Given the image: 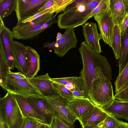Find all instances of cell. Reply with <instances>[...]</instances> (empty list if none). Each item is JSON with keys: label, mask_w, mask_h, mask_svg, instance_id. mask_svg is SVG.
Wrapping results in <instances>:
<instances>
[{"label": "cell", "mask_w": 128, "mask_h": 128, "mask_svg": "<svg viewBox=\"0 0 128 128\" xmlns=\"http://www.w3.org/2000/svg\"><path fill=\"white\" fill-rule=\"evenodd\" d=\"M105 128H118L120 126L118 120L112 114L107 117L103 121Z\"/></svg>", "instance_id": "obj_31"}, {"label": "cell", "mask_w": 128, "mask_h": 128, "mask_svg": "<svg viewBox=\"0 0 128 128\" xmlns=\"http://www.w3.org/2000/svg\"><path fill=\"white\" fill-rule=\"evenodd\" d=\"M0 128H10L4 108L0 104Z\"/></svg>", "instance_id": "obj_36"}, {"label": "cell", "mask_w": 128, "mask_h": 128, "mask_svg": "<svg viewBox=\"0 0 128 128\" xmlns=\"http://www.w3.org/2000/svg\"><path fill=\"white\" fill-rule=\"evenodd\" d=\"M48 0H16V12L18 22L32 16L39 12V9Z\"/></svg>", "instance_id": "obj_9"}, {"label": "cell", "mask_w": 128, "mask_h": 128, "mask_svg": "<svg viewBox=\"0 0 128 128\" xmlns=\"http://www.w3.org/2000/svg\"><path fill=\"white\" fill-rule=\"evenodd\" d=\"M126 10L128 11V0H123Z\"/></svg>", "instance_id": "obj_46"}, {"label": "cell", "mask_w": 128, "mask_h": 128, "mask_svg": "<svg viewBox=\"0 0 128 128\" xmlns=\"http://www.w3.org/2000/svg\"><path fill=\"white\" fill-rule=\"evenodd\" d=\"M110 0H102L98 5L91 13L90 18L100 12L110 9Z\"/></svg>", "instance_id": "obj_32"}, {"label": "cell", "mask_w": 128, "mask_h": 128, "mask_svg": "<svg viewBox=\"0 0 128 128\" xmlns=\"http://www.w3.org/2000/svg\"><path fill=\"white\" fill-rule=\"evenodd\" d=\"M118 26L121 36L123 35L126 30L128 27V11H126L125 16Z\"/></svg>", "instance_id": "obj_37"}, {"label": "cell", "mask_w": 128, "mask_h": 128, "mask_svg": "<svg viewBox=\"0 0 128 128\" xmlns=\"http://www.w3.org/2000/svg\"><path fill=\"white\" fill-rule=\"evenodd\" d=\"M101 108L117 119H124L128 121V100H119L114 98Z\"/></svg>", "instance_id": "obj_17"}, {"label": "cell", "mask_w": 128, "mask_h": 128, "mask_svg": "<svg viewBox=\"0 0 128 128\" xmlns=\"http://www.w3.org/2000/svg\"><path fill=\"white\" fill-rule=\"evenodd\" d=\"M82 26L85 42L97 52L100 54L102 52L100 43L101 38L98 32L96 23L92 22H86Z\"/></svg>", "instance_id": "obj_13"}, {"label": "cell", "mask_w": 128, "mask_h": 128, "mask_svg": "<svg viewBox=\"0 0 128 128\" xmlns=\"http://www.w3.org/2000/svg\"><path fill=\"white\" fill-rule=\"evenodd\" d=\"M122 50L118 59L119 74L123 70L128 62V27L121 36Z\"/></svg>", "instance_id": "obj_23"}, {"label": "cell", "mask_w": 128, "mask_h": 128, "mask_svg": "<svg viewBox=\"0 0 128 128\" xmlns=\"http://www.w3.org/2000/svg\"><path fill=\"white\" fill-rule=\"evenodd\" d=\"M16 0H0V18L2 20L15 10Z\"/></svg>", "instance_id": "obj_25"}, {"label": "cell", "mask_w": 128, "mask_h": 128, "mask_svg": "<svg viewBox=\"0 0 128 128\" xmlns=\"http://www.w3.org/2000/svg\"><path fill=\"white\" fill-rule=\"evenodd\" d=\"M114 98L119 100H128V83L119 92L115 94Z\"/></svg>", "instance_id": "obj_35"}, {"label": "cell", "mask_w": 128, "mask_h": 128, "mask_svg": "<svg viewBox=\"0 0 128 128\" xmlns=\"http://www.w3.org/2000/svg\"><path fill=\"white\" fill-rule=\"evenodd\" d=\"M0 40L2 42L6 57L11 69L14 68L15 58L13 50L12 31L4 25L3 20L0 18Z\"/></svg>", "instance_id": "obj_10"}, {"label": "cell", "mask_w": 128, "mask_h": 128, "mask_svg": "<svg viewBox=\"0 0 128 128\" xmlns=\"http://www.w3.org/2000/svg\"><path fill=\"white\" fill-rule=\"evenodd\" d=\"M118 128H119V127Z\"/></svg>", "instance_id": "obj_47"}, {"label": "cell", "mask_w": 128, "mask_h": 128, "mask_svg": "<svg viewBox=\"0 0 128 128\" xmlns=\"http://www.w3.org/2000/svg\"><path fill=\"white\" fill-rule=\"evenodd\" d=\"M53 82L65 85L68 84L73 85L78 90L84 91L83 82L81 77H70L66 78H50Z\"/></svg>", "instance_id": "obj_24"}, {"label": "cell", "mask_w": 128, "mask_h": 128, "mask_svg": "<svg viewBox=\"0 0 128 128\" xmlns=\"http://www.w3.org/2000/svg\"><path fill=\"white\" fill-rule=\"evenodd\" d=\"M54 3V0H48V1L39 10V11L44 10L52 8Z\"/></svg>", "instance_id": "obj_40"}, {"label": "cell", "mask_w": 128, "mask_h": 128, "mask_svg": "<svg viewBox=\"0 0 128 128\" xmlns=\"http://www.w3.org/2000/svg\"><path fill=\"white\" fill-rule=\"evenodd\" d=\"M82 128H105L103 125V121L100 123L82 126Z\"/></svg>", "instance_id": "obj_39"}, {"label": "cell", "mask_w": 128, "mask_h": 128, "mask_svg": "<svg viewBox=\"0 0 128 128\" xmlns=\"http://www.w3.org/2000/svg\"><path fill=\"white\" fill-rule=\"evenodd\" d=\"M42 117L45 124L51 126L55 116L54 112L46 98L40 96H28L26 98Z\"/></svg>", "instance_id": "obj_11"}, {"label": "cell", "mask_w": 128, "mask_h": 128, "mask_svg": "<svg viewBox=\"0 0 128 128\" xmlns=\"http://www.w3.org/2000/svg\"><path fill=\"white\" fill-rule=\"evenodd\" d=\"M36 128H52L51 126L45 124H42Z\"/></svg>", "instance_id": "obj_44"}, {"label": "cell", "mask_w": 128, "mask_h": 128, "mask_svg": "<svg viewBox=\"0 0 128 128\" xmlns=\"http://www.w3.org/2000/svg\"><path fill=\"white\" fill-rule=\"evenodd\" d=\"M13 50L15 58L14 68L26 76L29 66L26 46L20 42L14 41Z\"/></svg>", "instance_id": "obj_14"}, {"label": "cell", "mask_w": 128, "mask_h": 128, "mask_svg": "<svg viewBox=\"0 0 128 128\" xmlns=\"http://www.w3.org/2000/svg\"><path fill=\"white\" fill-rule=\"evenodd\" d=\"M56 42V41L51 43H50L48 42H46L44 44V48L48 47L53 49L55 47V44Z\"/></svg>", "instance_id": "obj_42"}, {"label": "cell", "mask_w": 128, "mask_h": 128, "mask_svg": "<svg viewBox=\"0 0 128 128\" xmlns=\"http://www.w3.org/2000/svg\"><path fill=\"white\" fill-rule=\"evenodd\" d=\"M128 83V62L114 82L115 94L119 92Z\"/></svg>", "instance_id": "obj_27"}, {"label": "cell", "mask_w": 128, "mask_h": 128, "mask_svg": "<svg viewBox=\"0 0 128 128\" xmlns=\"http://www.w3.org/2000/svg\"><path fill=\"white\" fill-rule=\"evenodd\" d=\"M8 77L20 80H24L27 79L26 76L21 72H14L11 71L9 72Z\"/></svg>", "instance_id": "obj_38"}, {"label": "cell", "mask_w": 128, "mask_h": 128, "mask_svg": "<svg viewBox=\"0 0 128 128\" xmlns=\"http://www.w3.org/2000/svg\"><path fill=\"white\" fill-rule=\"evenodd\" d=\"M6 91L25 98L32 96L42 97L40 92L27 78L20 80L8 77Z\"/></svg>", "instance_id": "obj_8"}, {"label": "cell", "mask_w": 128, "mask_h": 128, "mask_svg": "<svg viewBox=\"0 0 128 128\" xmlns=\"http://www.w3.org/2000/svg\"><path fill=\"white\" fill-rule=\"evenodd\" d=\"M52 85L55 92L64 98L69 101L74 98L72 92L64 85L54 82Z\"/></svg>", "instance_id": "obj_28"}, {"label": "cell", "mask_w": 128, "mask_h": 128, "mask_svg": "<svg viewBox=\"0 0 128 128\" xmlns=\"http://www.w3.org/2000/svg\"><path fill=\"white\" fill-rule=\"evenodd\" d=\"M111 114L101 107L96 106L83 116L79 121L82 126L98 124L104 121Z\"/></svg>", "instance_id": "obj_18"}, {"label": "cell", "mask_w": 128, "mask_h": 128, "mask_svg": "<svg viewBox=\"0 0 128 128\" xmlns=\"http://www.w3.org/2000/svg\"><path fill=\"white\" fill-rule=\"evenodd\" d=\"M13 95L17 102L23 117L31 118L45 124L42 116L28 102L26 98L16 94Z\"/></svg>", "instance_id": "obj_19"}, {"label": "cell", "mask_w": 128, "mask_h": 128, "mask_svg": "<svg viewBox=\"0 0 128 128\" xmlns=\"http://www.w3.org/2000/svg\"><path fill=\"white\" fill-rule=\"evenodd\" d=\"M83 64L80 72L84 86L85 98H88V94L92 83L99 78L110 81L112 71L110 65L105 56L101 55L82 42L79 48Z\"/></svg>", "instance_id": "obj_1"}, {"label": "cell", "mask_w": 128, "mask_h": 128, "mask_svg": "<svg viewBox=\"0 0 128 128\" xmlns=\"http://www.w3.org/2000/svg\"><path fill=\"white\" fill-rule=\"evenodd\" d=\"M119 128H128V123L118 120Z\"/></svg>", "instance_id": "obj_43"}, {"label": "cell", "mask_w": 128, "mask_h": 128, "mask_svg": "<svg viewBox=\"0 0 128 128\" xmlns=\"http://www.w3.org/2000/svg\"><path fill=\"white\" fill-rule=\"evenodd\" d=\"M94 17L98 23L101 39L112 48L114 25L110 9L100 12Z\"/></svg>", "instance_id": "obj_6"}, {"label": "cell", "mask_w": 128, "mask_h": 128, "mask_svg": "<svg viewBox=\"0 0 128 128\" xmlns=\"http://www.w3.org/2000/svg\"><path fill=\"white\" fill-rule=\"evenodd\" d=\"M0 104L4 108L10 128H20L24 117L13 94L7 92L0 98Z\"/></svg>", "instance_id": "obj_5"}, {"label": "cell", "mask_w": 128, "mask_h": 128, "mask_svg": "<svg viewBox=\"0 0 128 128\" xmlns=\"http://www.w3.org/2000/svg\"><path fill=\"white\" fill-rule=\"evenodd\" d=\"M56 41L53 48L54 53L60 57L64 56L70 49L76 48L78 38L74 32V28L66 29L62 34V38Z\"/></svg>", "instance_id": "obj_12"}, {"label": "cell", "mask_w": 128, "mask_h": 128, "mask_svg": "<svg viewBox=\"0 0 128 128\" xmlns=\"http://www.w3.org/2000/svg\"><path fill=\"white\" fill-rule=\"evenodd\" d=\"M72 92L74 98H85L84 91L76 90Z\"/></svg>", "instance_id": "obj_41"}, {"label": "cell", "mask_w": 128, "mask_h": 128, "mask_svg": "<svg viewBox=\"0 0 128 128\" xmlns=\"http://www.w3.org/2000/svg\"><path fill=\"white\" fill-rule=\"evenodd\" d=\"M116 60L118 59L122 50L121 38L120 31L118 26L114 25V28L113 42L112 48Z\"/></svg>", "instance_id": "obj_26"}, {"label": "cell", "mask_w": 128, "mask_h": 128, "mask_svg": "<svg viewBox=\"0 0 128 128\" xmlns=\"http://www.w3.org/2000/svg\"><path fill=\"white\" fill-rule=\"evenodd\" d=\"M68 107L79 121L81 117L96 106L89 98H75L68 101Z\"/></svg>", "instance_id": "obj_16"}, {"label": "cell", "mask_w": 128, "mask_h": 128, "mask_svg": "<svg viewBox=\"0 0 128 128\" xmlns=\"http://www.w3.org/2000/svg\"><path fill=\"white\" fill-rule=\"evenodd\" d=\"M27 78V77H26ZM48 73L27 78L29 82L41 94L42 96L48 98L58 94L54 91Z\"/></svg>", "instance_id": "obj_15"}, {"label": "cell", "mask_w": 128, "mask_h": 128, "mask_svg": "<svg viewBox=\"0 0 128 128\" xmlns=\"http://www.w3.org/2000/svg\"><path fill=\"white\" fill-rule=\"evenodd\" d=\"M62 34L58 32L57 35L56 41H57L60 40L62 38Z\"/></svg>", "instance_id": "obj_45"}, {"label": "cell", "mask_w": 128, "mask_h": 128, "mask_svg": "<svg viewBox=\"0 0 128 128\" xmlns=\"http://www.w3.org/2000/svg\"><path fill=\"white\" fill-rule=\"evenodd\" d=\"M88 98L96 106L101 107L114 99L112 83L103 78L94 80L90 87Z\"/></svg>", "instance_id": "obj_3"}, {"label": "cell", "mask_w": 128, "mask_h": 128, "mask_svg": "<svg viewBox=\"0 0 128 128\" xmlns=\"http://www.w3.org/2000/svg\"><path fill=\"white\" fill-rule=\"evenodd\" d=\"M11 70L6 57L2 42L0 40V85L5 91L8 73Z\"/></svg>", "instance_id": "obj_22"}, {"label": "cell", "mask_w": 128, "mask_h": 128, "mask_svg": "<svg viewBox=\"0 0 128 128\" xmlns=\"http://www.w3.org/2000/svg\"><path fill=\"white\" fill-rule=\"evenodd\" d=\"M110 10L114 25L119 26L126 11L123 0H110Z\"/></svg>", "instance_id": "obj_21"}, {"label": "cell", "mask_w": 128, "mask_h": 128, "mask_svg": "<svg viewBox=\"0 0 128 128\" xmlns=\"http://www.w3.org/2000/svg\"><path fill=\"white\" fill-rule=\"evenodd\" d=\"M52 8L40 10L33 16L24 20L21 22H21L25 23L27 22H30L42 15L48 13H52Z\"/></svg>", "instance_id": "obj_34"}, {"label": "cell", "mask_w": 128, "mask_h": 128, "mask_svg": "<svg viewBox=\"0 0 128 128\" xmlns=\"http://www.w3.org/2000/svg\"><path fill=\"white\" fill-rule=\"evenodd\" d=\"M28 58L29 66L28 73L26 76L28 78L34 77L40 70V56L37 51L33 48L26 46Z\"/></svg>", "instance_id": "obj_20"}, {"label": "cell", "mask_w": 128, "mask_h": 128, "mask_svg": "<svg viewBox=\"0 0 128 128\" xmlns=\"http://www.w3.org/2000/svg\"><path fill=\"white\" fill-rule=\"evenodd\" d=\"M74 0H54V3L52 7V12L57 14L63 12L66 8L71 4Z\"/></svg>", "instance_id": "obj_29"}, {"label": "cell", "mask_w": 128, "mask_h": 128, "mask_svg": "<svg viewBox=\"0 0 128 128\" xmlns=\"http://www.w3.org/2000/svg\"><path fill=\"white\" fill-rule=\"evenodd\" d=\"M56 15L55 14L46 21L37 24L17 22L12 30L14 38L24 40L38 38L40 33L50 28L52 24L57 23L56 18Z\"/></svg>", "instance_id": "obj_4"}, {"label": "cell", "mask_w": 128, "mask_h": 128, "mask_svg": "<svg viewBox=\"0 0 128 128\" xmlns=\"http://www.w3.org/2000/svg\"><path fill=\"white\" fill-rule=\"evenodd\" d=\"M102 0H74L58 15V26L61 29L74 28L82 25Z\"/></svg>", "instance_id": "obj_2"}, {"label": "cell", "mask_w": 128, "mask_h": 128, "mask_svg": "<svg viewBox=\"0 0 128 128\" xmlns=\"http://www.w3.org/2000/svg\"><path fill=\"white\" fill-rule=\"evenodd\" d=\"M43 124L31 118L24 117L20 128H36Z\"/></svg>", "instance_id": "obj_30"}, {"label": "cell", "mask_w": 128, "mask_h": 128, "mask_svg": "<svg viewBox=\"0 0 128 128\" xmlns=\"http://www.w3.org/2000/svg\"><path fill=\"white\" fill-rule=\"evenodd\" d=\"M46 98L52 109L55 116L71 124L74 125L77 119L68 107V100L58 94Z\"/></svg>", "instance_id": "obj_7"}, {"label": "cell", "mask_w": 128, "mask_h": 128, "mask_svg": "<svg viewBox=\"0 0 128 128\" xmlns=\"http://www.w3.org/2000/svg\"><path fill=\"white\" fill-rule=\"evenodd\" d=\"M51 126L52 128H75L74 125L62 120L56 116L54 118Z\"/></svg>", "instance_id": "obj_33"}]
</instances>
